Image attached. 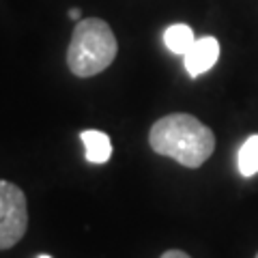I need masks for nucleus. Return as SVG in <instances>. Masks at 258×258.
I'll return each instance as SVG.
<instances>
[{"label": "nucleus", "instance_id": "f257e3e1", "mask_svg": "<svg viewBox=\"0 0 258 258\" xmlns=\"http://www.w3.org/2000/svg\"><path fill=\"white\" fill-rule=\"evenodd\" d=\"M149 144L157 155L170 157L185 168H200L215 151V134L196 116L174 112L153 123Z\"/></svg>", "mask_w": 258, "mask_h": 258}, {"label": "nucleus", "instance_id": "f03ea898", "mask_svg": "<svg viewBox=\"0 0 258 258\" xmlns=\"http://www.w3.org/2000/svg\"><path fill=\"white\" fill-rule=\"evenodd\" d=\"M118 43L108 22L99 18L80 20L71 35L67 64L78 78H93L106 71L116 58Z\"/></svg>", "mask_w": 258, "mask_h": 258}, {"label": "nucleus", "instance_id": "7ed1b4c3", "mask_svg": "<svg viewBox=\"0 0 258 258\" xmlns=\"http://www.w3.org/2000/svg\"><path fill=\"white\" fill-rule=\"evenodd\" d=\"M28 203L15 183L0 179V249H9L26 235Z\"/></svg>", "mask_w": 258, "mask_h": 258}, {"label": "nucleus", "instance_id": "20e7f679", "mask_svg": "<svg viewBox=\"0 0 258 258\" xmlns=\"http://www.w3.org/2000/svg\"><path fill=\"white\" fill-rule=\"evenodd\" d=\"M217 58H220V41L215 37H200L185 52L183 64L189 78H200L213 67Z\"/></svg>", "mask_w": 258, "mask_h": 258}, {"label": "nucleus", "instance_id": "39448f33", "mask_svg": "<svg viewBox=\"0 0 258 258\" xmlns=\"http://www.w3.org/2000/svg\"><path fill=\"white\" fill-rule=\"evenodd\" d=\"M80 140L84 144L86 161L91 164H106L112 155V142L110 136L99 132V129H88V132L80 134Z\"/></svg>", "mask_w": 258, "mask_h": 258}, {"label": "nucleus", "instance_id": "423d86ee", "mask_svg": "<svg viewBox=\"0 0 258 258\" xmlns=\"http://www.w3.org/2000/svg\"><path fill=\"white\" fill-rule=\"evenodd\" d=\"M196 41V35L187 24H172L164 32V43L166 47L176 56H185V52L191 47V43Z\"/></svg>", "mask_w": 258, "mask_h": 258}, {"label": "nucleus", "instance_id": "0eeeda50", "mask_svg": "<svg viewBox=\"0 0 258 258\" xmlns=\"http://www.w3.org/2000/svg\"><path fill=\"white\" fill-rule=\"evenodd\" d=\"M237 168L241 176H254L258 172V134L249 136V138L241 144L239 155H237Z\"/></svg>", "mask_w": 258, "mask_h": 258}, {"label": "nucleus", "instance_id": "6e6552de", "mask_svg": "<svg viewBox=\"0 0 258 258\" xmlns=\"http://www.w3.org/2000/svg\"><path fill=\"white\" fill-rule=\"evenodd\" d=\"M159 258H191V256L185 254L183 249H168V252H164Z\"/></svg>", "mask_w": 258, "mask_h": 258}, {"label": "nucleus", "instance_id": "1a4fd4ad", "mask_svg": "<svg viewBox=\"0 0 258 258\" xmlns=\"http://www.w3.org/2000/svg\"><path fill=\"white\" fill-rule=\"evenodd\" d=\"M69 18L80 22V20H82V11H80V9H69Z\"/></svg>", "mask_w": 258, "mask_h": 258}, {"label": "nucleus", "instance_id": "9d476101", "mask_svg": "<svg viewBox=\"0 0 258 258\" xmlns=\"http://www.w3.org/2000/svg\"><path fill=\"white\" fill-rule=\"evenodd\" d=\"M37 258H52V256H47V254H41V256H37Z\"/></svg>", "mask_w": 258, "mask_h": 258}, {"label": "nucleus", "instance_id": "9b49d317", "mask_svg": "<svg viewBox=\"0 0 258 258\" xmlns=\"http://www.w3.org/2000/svg\"><path fill=\"white\" fill-rule=\"evenodd\" d=\"M254 258H258V254H256V256H254Z\"/></svg>", "mask_w": 258, "mask_h": 258}]
</instances>
